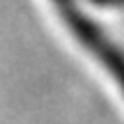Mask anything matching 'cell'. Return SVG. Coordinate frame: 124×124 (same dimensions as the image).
Returning a JSON list of instances; mask_svg holds the SVG:
<instances>
[{"label": "cell", "instance_id": "1", "mask_svg": "<svg viewBox=\"0 0 124 124\" xmlns=\"http://www.w3.org/2000/svg\"><path fill=\"white\" fill-rule=\"evenodd\" d=\"M58 7L60 18L64 21L67 30L74 35V39L87 51L90 55L99 60V64L115 78L117 87L124 92V51L110 37L80 9H76L74 0H53Z\"/></svg>", "mask_w": 124, "mask_h": 124}, {"label": "cell", "instance_id": "2", "mask_svg": "<svg viewBox=\"0 0 124 124\" xmlns=\"http://www.w3.org/2000/svg\"><path fill=\"white\" fill-rule=\"evenodd\" d=\"M87 2L97 5V7H117V9H124V0H87Z\"/></svg>", "mask_w": 124, "mask_h": 124}]
</instances>
